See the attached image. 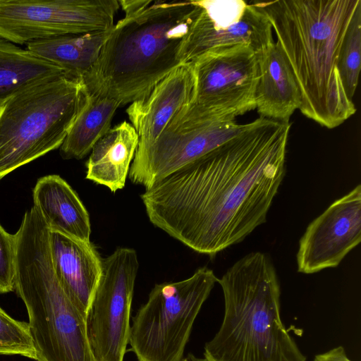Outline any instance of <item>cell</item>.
Wrapping results in <instances>:
<instances>
[{"instance_id": "cell-12", "label": "cell", "mask_w": 361, "mask_h": 361, "mask_svg": "<svg viewBox=\"0 0 361 361\" xmlns=\"http://www.w3.org/2000/svg\"><path fill=\"white\" fill-rule=\"evenodd\" d=\"M361 240V186L335 200L307 227L296 255L298 271L338 267Z\"/></svg>"}, {"instance_id": "cell-11", "label": "cell", "mask_w": 361, "mask_h": 361, "mask_svg": "<svg viewBox=\"0 0 361 361\" xmlns=\"http://www.w3.org/2000/svg\"><path fill=\"white\" fill-rule=\"evenodd\" d=\"M191 63L196 82L192 102L214 117L228 121L255 109L259 69L250 47L209 51Z\"/></svg>"}, {"instance_id": "cell-3", "label": "cell", "mask_w": 361, "mask_h": 361, "mask_svg": "<svg viewBox=\"0 0 361 361\" xmlns=\"http://www.w3.org/2000/svg\"><path fill=\"white\" fill-rule=\"evenodd\" d=\"M118 4L125 16L114 24L83 82L90 94L126 105L145 97L183 65L181 52L197 6L195 1Z\"/></svg>"}, {"instance_id": "cell-23", "label": "cell", "mask_w": 361, "mask_h": 361, "mask_svg": "<svg viewBox=\"0 0 361 361\" xmlns=\"http://www.w3.org/2000/svg\"><path fill=\"white\" fill-rule=\"evenodd\" d=\"M0 355H18L36 360L28 323L14 319L1 307Z\"/></svg>"}, {"instance_id": "cell-24", "label": "cell", "mask_w": 361, "mask_h": 361, "mask_svg": "<svg viewBox=\"0 0 361 361\" xmlns=\"http://www.w3.org/2000/svg\"><path fill=\"white\" fill-rule=\"evenodd\" d=\"M17 236L0 224V294L15 290Z\"/></svg>"}, {"instance_id": "cell-16", "label": "cell", "mask_w": 361, "mask_h": 361, "mask_svg": "<svg viewBox=\"0 0 361 361\" xmlns=\"http://www.w3.org/2000/svg\"><path fill=\"white\" fill-rule=\"evenodd\" d=\"M32 198L49 231L90 242L89 214L75 191L61 176L39 178L32 190Z\"/></svg>"}, {"instance_id": "cell-1", "label": "cell", "mask_w": 361, "mask_h": 361, "mask_svg": "<svg viewBox=\"0 0 361 361\" xmlns=\"http://www.w3.org/2000/svg\"><path fill=\"white\" fill-rule=\"evenodd\" d=\"M291 124L264 117L140 195L150 222L214 257L267 221L286 173Z\"/></svg>"}, {"instance_id": "cell-5", "label": "cell", "mask_w": 361, "mask_h": 361, "mask_svg": "<svg viewBox=\"0 0 361 361\" xmlns=\"http://www.w3.org/2000/svg\"><path fill=\"white\" fill-rule=\"evenodd\" d=\"M49 229L35 206L17 236L15 290L23 301L37 361H97L86 319L59 283L49 255Z\"/></svg>"}, {"instance_id": "cell-17", "label": "cell", "mask_w": 361, "mask_h": 361, "mask_svg": "<svg viewBox=\"0 0 361 361\" xmlns=\"http://www.w3.org/2000/svg\"><path fill=\"white\" fill-rule=\"evenodd\" d=\"M271 25L264 11L255 2L248 4L240 21L224 30L197 29L190 27L183 47V64L200 56L236 45H247L255 53L274 42Z\"/></svg>"}, {"instance_id": "cell-19", "label": "cell", "mask_w": 361, "mask_h": 361, "mask_svg": "<svg viewBox=\"0 0 361 361\" xmlns=\"http://www.w3.org/2000/svg\"><path fill=\"white\" fill-rule=\"evenodd\" d=\"M111 30L33 41L27 44L26 49L59 66L69 76L83 80L96 63Z\"/></svg>"}, {"instance_id": "cell-26", "label": "cell", "mask_w": 361, "mask_h": 361, "mask_svg": "<svg viewBox=\"0 0 361 361\" xmlns=\"http://www.w3.org/2000/svg\"><path fill=\"white\" fill-rule=\"evenodd\" d=\"M181 361H205V360L196 358L193 355H189L187 357L183 358V360Z\"/></svg>"}, {"instance_id": "cell-25", "label": "cell", "mask_w": 361, "mask_h": 361, "mask_svg": "<svg viewBox=\"0 0 361 361\" xmlns=\"http://www.w3.org/2000/svg\"><path fill=\"white\" fill-rule=\"evenodd\" d=\"M313 361H351L346 355L345 349L338 346L326 353L316 355Z\"/></svg>"}, {"instance_id": "cell-6", "label": "cell", "mask_w": 361, "mask_h": 361, "mask_svg": "<svg viewBox=\"0 0 361 361\" xmlns=\"http://www.w3.org/2000/svg\"><path fill=\"white\" fill-rule=\"evenodd\" d=\"M90 96L82 80L61 75L6 101L0 107V181L59 148Z\"/></svg>"}, {"instance_id": "cell-22", "label": "cell", "mask_w": 361, "mask_h": 361, "mask_svg": "<svg viewBox=\"0 0 361 361\" xmlns=\"http://www.w3.org/2000/svg\"><path fill=\"white\" fill-rule=\"evenodd\" d=\"M361 68V7L355 13L344 37L338 69L348 97L353 100Z\"/></svg>"}, {"instance_id": "cell-14", "label": "cell", "mask_w": 361, "mask_h": 361, "mask_svg": "<svg viewBox=\"0 0 361 361\" xmlns=\"http://www.w3.org/2000/svg\"><path fill=\"white\" fill-rule=\"evenodd\" d=\"M49 248L59 283L86 319L102 274V259L90 242L58 232H49Z\"/></svg>"}, {"instance_id": "cell-21", "label": "cell", "mask_w": 361, "mask_h": 361, "mask_svg": "<svg viewBox=\"0 0 361 361\" xmlns=\"http://www.w3.org/2000/svg\"><path fill=\"white\" fill-rule=\"evenodd\" d=\"M121 104L114 98L90 94L89 101L61 145L64 159H80L111 129L114 115Z\"/></svg>"}, {"instance_id": "cell-9", "label": "cell", "mask_w": 361, "mask_h": 361, "mask_svg": "<svg viewBox=\"0 0 361 361\" xmlns=\"http://www.w3.org/2000/svg\"><path fill=\"white\" fill-rule=\"evenodd\" d=\"M118 0H0V38L15 44L106 31Z\"/></svg>"}, {"instance_id": "cell-8", "label": "cell", "mask_w": 361, "mask_h": 361, "mask_svg": "<svg viewBox=\"0 0 361 361\" xmlns=\"http://www.w3.org/2000/svg\"><path fill=\"white\" fill-rule=\"evenodd\" d=\"M245 126L213 117L191 102L171 118L151 145L136 149L129 178L148 188L221 145Z\"/></svg>"}, {"instance_id": "cell-20", "label": "cell", "mask_w": 361, "mask_h": 361, "mask_svg": "<svg viewBox=\"0 0 361 361\" xmlns=\"http://www.w3.org/2000/svg\"><path fill=\"white\" fill-rule=\"evenodd\" d=\"M61 75H68L27 49L0 38V107L22 90Z\"/></svg>"}, {"instance_id": "cell-4", "label": "cell", "mask_w": 361, "mask_h": 361, "mask_svg": "<svg viewBox=\"0 0 361 361\" xmlns=\"http://www.w3.org/2000/svg\"><path fill=\"white\" fill-rule=\"evenodd\" d=\"M217 282L224 314L204 345L205 361H306L281 319L280 284L268 255H246Z\"/></svg>"}, {"instance_id": "cell-10", "label": "cell", "mask_w": 361, "mask_h": 361, "mask_svg": "<svg viewBox=\"0 0 361 361\" xmlns=\"http://www.w3.org/2000/svg\"><path fill=\"white\" fill-rule=\"evenodd\" d=\"M138 269L137 255L132 248L118 247L102 259V274L86 316L97 361H123Z\"/></svg>"}, {"instance_id": "cell-15", "label": "cell", "mask_w": 361, "mask_h": 361, "mask_svg": "<svg viewBox=\"0 0 361 361\" xmlns=\"http://www.w3.org/2000/svg\"><path fill=\"white\" fill-rule=\"evenodd\" d=\"M259 76L255 109L260 116L288 121L302 104L301 94L292 69L277 42L255 53Z\"/></svg>"}, {"instance_id": "cell-7", "label": "cell", "mask_w": 361, "mask_h": 361, "mask_svg": "<svg viewBox=\"0 0 361 361\" xmlns=\"http://www.w3.org/2000/svg\"><path fill=\"white\" fill-rule=\"evenodd\" d=\"M218 278L203 267L156 284L133 318L128 343L137 361H181L195 320Z\"/></svg>"}, {"instance_id": "cell-18", "label": "cell", "mask_w": 361, "mask_h": 361, "mask_svg": "<svg viewBox=\"0 0 361 361\" xmlns=\"http://www.w3.org/2000/svg\"><path fill=\"white\" fill-rule=\"evenodd\" d=\"M138 142L136 130L126 121L111 128L91 150L85 178L112 192L123 189Z\"/></svg>"}, {"instance_id": "cell-2", "label": "cell", "mask_w": 361, "mask_h": 361, "mask_svg": "<svg viewBox=\"0 0 361 361\" xmlns=\"http://www.w3.org/2000/svg\"><path fill=\"white\" fill-rule=\"evenodd\" d=\"M267 16L299 87L301 113L325 128L356 112L338 69L342 43L361 0L255 2Z\"/></svg>"}, {"instance_id": "cell-13", "label": "cell", "mask_w": 361, "mask_h": 361, "mask_svg": "<svg viewBox=\"0 0 361 361\" xmlns=\"http://www.w3.org/2000/svg\"><path fill=\"white\" fill-rule=\"evenodd\" d=\"M195 85L192 64L185 63L159 81L145 97L130 103L126 113L138 135L137 149L151 145L171 118L193 101Z\"/></svg>"}]
</instances>
